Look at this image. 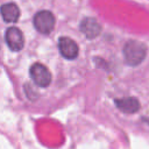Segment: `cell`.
<instances>
[{
	"mask_svg": "<svg viewBox=\"0 0 149 149\" xmlns=\"http://www.w3.org/2000/svg\"><path fill=\"white\" fill-rule=\"evenodd\" d=\"M58 50L61 55L69 61L77 58L78 52H79L78 44L72 38L66 37V36H62L58 38Z\"/></svg>",
	"mask_w": 149,
	"mask_h": 149,
	"instance_id": "5b68a950",
	"label": "cell"
},
{
	"mask_svg": "<svg viewBox=\"0 0 149 149\" xmlns=\"http://www.w3.org/2000/svg\"><path fill=\"white\" fill-rule=\"evenodd\" d=\"M115 105L121 112L128 113V114L136 113L140 109V102L134 97H126V98L116 99L115 100Z\"/></svg>",
	"mask_w": 149,
	"mask_h": 149,
	"instance_id": "ba28073f",
	"label": "cell"
},
{
	"mask_svg": "<svg viewBox=\"0 0 149 149\" xmlns=\"http://www.w3.org/2000/svg\"><path fill=\"white\" fill-rule=\"evenodd\" d=\"M5 41L12 51H20L24 45V37L22 31L16 27H9L5 33Z\"/></svg>",
	"mask_w": 149,
	"mask_h": 149,
	"instance_id": "277c9868",
	"label": "cell"
},
{
	"mask_svg": "<svg viewBox=\"0 0 149 149\" xmlns=\"http://www.w3.org/2000/svg\"><path fill=\"white\" fill-rule=\"evenodd\" d=\"M2 20L7 23H15L20 17V9L14 2H6L1 6Z\"/></svg>",
	"mask_w": 149,
	"mask_h": 149,
	"instance_id": "52a82bcc",
	"label": "cell"
},
{
	"mask_svg": "<svg viewBox=\"0 0 149 149\" xmlns=\"http://www.w3.org/2000/svg\"><path fill=\"white\" fill-rule=\"evenodd\" d=\"M34 27L42 35H49L55 27V16L49 10H40L34 16Z\"/></svg>",
	"mask_w": 149,
	"mask_h": 149,
	"instance_id": "7a4b0ae2",
	"label": "cell"
},
{
	"mask_svg": "<svg viewBox=\"0 0 149 149\" xmlns=\"http://www.w3.org/2000/svg\"><path fill=\"white\" fill-rule=\"evenodd\" d=\"M29 74L35 85L38 87H47L51 83V73L49 69L41 63L33 64L29 69Z\"/></svg>",
	"mask_w": 149,
	"mask_h": 149,
	"instance_id": "3957f363",
	"label": "cell"
},
{
	"mask_svg": "<svg viewBox=\"0 0 149 149\" xmlns=\"http://www.w3.org/2000/svg\"><path fill=\"white\" fill-rule=\"evenodd\" d=\"M79 29L87 38H94L101 31V27L99 22L93 17H84L80 21Z\"/></svg>",
	"mask_w": 149,
	"mask_h": 149,
	"instance_id": "8992f818",
	"label": "cell"
},
{
	"mask_svg": "<svg viewBox=\"0 0 149 149\" xmlns=\"http://www.w3.org/2000/svg\"><path fill=\"white\" fill-rule=\"evenodd\" d=\"M123 57L128 65L136 66L143 62L147 56V47L144 43L130 40L123 45Z\"/></svg>",
	"mask_w": 149,
	"mask_h": 149,
	"instance_id": "6da1fadb",
	"label": "cell"
}]
</instances>
